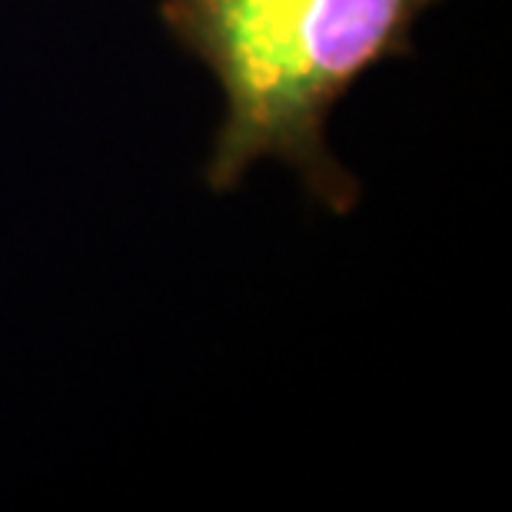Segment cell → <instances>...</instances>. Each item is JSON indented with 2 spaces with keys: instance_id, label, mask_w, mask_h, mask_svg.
<instances>
[{
  "instance_id": "cell-1",
  "label": "cell",
  "mask_w": 512,
  "mask_h": 512,
  "mask_svg": "<svg viewBox=\"0 0 512 512\" xmlns=\"http://www.w3.org/2000/svg\"><path fill=\"white\" fill-rule=\"evenodd\" d=\"M439 0H163L160 20L217 77L223 124L207 187L230 193L253 163L280 160L333 213L360 183L326 147V120L356 80L413 50V27Z\"/></svg>"
}]
</instances>
